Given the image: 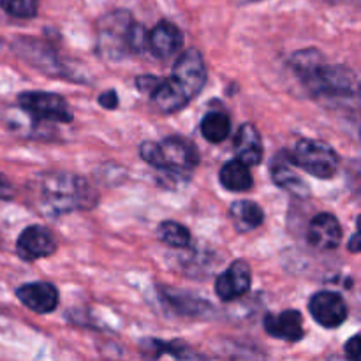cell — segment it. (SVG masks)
I'll use <instances>...</instances> for the list:
<instances>
[{
  "label": "cell",
  "instance_id": "cell-1",
  "mask_svg": "<svg viewBox=\"0 0 361 361\" xmlns=\"http://www.w3.org/2000/svg\"><path fill=\"white\" fill-rule=\"evenodd\" d=\"M32 194L35 208L46 217H60L97 204V194L83 176L63 171H49L34 180Z\"/></svg>",
  "mask_w": 361,
  "mask_h": 361
},
{
  "label": "cell",
  "instance_id": "cell-2",
  "mask_svg": "<svg viewBox=\"0 0 361 361\" xmlns=\"http://www.w3.org/2000/svg\"><path fill=\"white\" fill-rule=\"evenodd\" d=\"M289 67L307 90L317 97H349L358 90L355 71L344 66H330L319 49H300L289 59Z\"/></svg>",
  "mask_w": 361,
  "mask_h": 361
},
{
  "label": "cell",
  "instance_id": "cell-3",
  "mask_svg": "<svg viewBox=\"0 0 361 361\" xmlns=\"http://www.w3.org/2000/svg\"><path fill=\"white\" fill-rule=\"evenodd\" d=\"M140 155L157 171L159 180L168 189L187 183L200 164V154L192 141L182 136H168L162 141H143Z\"/></svg>",
  "mask_w": 361,
  "mask_h": 361
},
{
  "label": "cell",
  "instance_id": "cell-4",
  "mask_svg": "<svg viewBox=\"0 0 361 361\" xmlns=\"http://www.w3.org/2000/svg\"><path fill=\"white\" fill-rule=\"evenodd\" d=\"M133 14L129 11L116 9L104 14L97 21V44L95 51L99 56L109 62H118L127 55V32L133 23Z\"/></svg>",
  "mask_w": 361,
  "mask_h": 361
},
{
  "label": "cell",
  "instance_id": "cell-5",
  "mask_svg": "<svg viewBox=\"0 0 361 361\" xmlns=\"http://www.w3.org/2000/svg\"><path fill=\"white\" fill-rule=\"evenodd\" d=\"M291 155L298 169H303L305 173L321 180L334 178L338 171V164H341V159L334 147L324 141L310 140V137L300 140Z\"/></svg>",
  "mask_w": 361,
  "mask_h": 361
},
{
  "label": "cell",
  "instance_id": "cell-6",
  "mask_svg": "<svg viewBox=\"0 0 361 361\" xmlns=\"http://www.w3.org/2000/svg\"><path fill=\"white\" fill-rule=\"evenodd\" d=\"M18 104L39 122L71 123L74 118L69 102L55 92H21L18 95Z\"/></svg>",
  "mask_w": 361,
  "mask_h": 361
},
{
  "label": "cell",
  "instance_id": "cell-7",
  "mask_svg": "<svg viewBox=\"0 0 361 361\" xmlns=\"http://www.w3.org/2000/svg\"><path fill=\"white\" fill-rule=\"evenodd\" d=\"M14 49H16L18 56L30 63V67L39 69L41 73L48 74V76H59V78H69V69L66 63L60 60L59 53L44 41H39L34 37H18L14 41Z\"/></svg>",
  "mask_w": 361,
  "mask_h": 361
},
{
  "label": "cell",
  "instance_id": "cell-8",
  "mask_svg": "<svg viewBox=\"0 0 361 361\" xmlns=\"http://www.w3.org/2000/svg\"><path fill=\"white\" fill-rule=\"evenodd\" d=\"M171 80L176 81V85L185 92L190 101L197 97L208 80V71L203 55L197 49H187V51L180 53L175 66H173Z\"/></svg>",
  "mask_w": 361,
  "mask_h": 361
},
{
  "label": "cell",
  "instance_id": "cell-9",
  "mask_svg": "<svg viewBox=\"0 0 361 361\" xmlns=\"http://www.w3.org/2000/svg\"><path fill=\"white\" fill-rule=\"evenodd\" d=\"M56 252V238L44 226H28L16 240V254L27 263L44 259Z\"/></svg>",
  "mask_w": 361,
  "mask_h": 361
},
{
  "label": "cell",
  "instance_id": "cell-10",
  "mask_svg": "<svg viewBox=\"0 0 361 361\" xmlns=\"http://www.w3.org/2000/svg\"><path fill=\"white\" fill-rule=\"evenodd\" d=\"M309 312L317 324L334 330L344 324L348 319V305L345 300L335 291H317L309 302Z\"/></svg>",
  "mask_w": 361,
  "mask_h": 361
},
{
  "label": "cell",
  "instance_id": "cell-11",
  "mask_svg": "<svg viewBox=\"0 0 361 361\" xmlns=\"http://www.w3.org/2000/svg\"><path fill=\"white\" fill-rule=\"evenodd\" d=\"M271 180L277 187L284 189L286 192L293 194L296 197H309L310 187L305 180L300 176L298 166L293 161V155L289 150H281L274 155L270 164Z\"/></svg>",
  "mask_w": 361,
  "mask_h": 361
},
{
  "label": "cell",
  "instance_id": "cell-12",
  "mask_svg": "<svg viewBox=\"0 0 361 361\" xmlns=\"http://www.w3.org/2000/svg\"><path fill=\"white\" fill-rule=\"evenodd\" d=\"M252 286V270L250 264L243 259H236L228 267V270L222 271L215 281V295L222 302H233L250 291Z\"/></svg>",
  "mask_w": 361,
  "mask_h": 361
},
{
  "label": "cell",
  "instance_id": "cell-13",
  "mask_svg": "<svg viewBox=\"0 0 361 361\" xmlns=\"http://www.w3.org/2000/svg\"><path fill=\"white\" fill-rule=\"evenodd\" d=\"M263 328L271 338L284 342H300L305 337L303 316L300 310L288 309L279 314H267L263 319Z\"/></svg>",
  "mask_w": 361,
  "mask_h": 361
},
{
  "label": "cell",
  "instance_id": "cell-14",
  "mask_svg": "<svg viewBox=\"0 0 361 361\" xmlns=\"http://www.w3.org/2000/svg\"><path fill=\"white\" fill-rule=\"evenodd\" d=\"M16 298L35 314H51L59 305V289L49 282H28L16 289Z\"/></svg>",
  "mask_w": 361,
  "mask_h": 361
},
{
  "label": "cell",
  "instance_id": "cell-15",
  "mask_svg": "<svg viewBox=\"0 0 361 361\" xmlns=\"http://www.w3.org/2000/svg\"><path fill=\"white\" fill-rule=\"evenodd\" d=\"M307 238L319 250H334L342 242V226L334 214H317L310 221Z\"/></svg>",
  "mask_w": 361,
  "mask_h": 361
},
{
  "label": "cell",
  "instance_id": "cell-16",
  "mask_svg": "<svg viewBox=\"0 0 361 361\" xmlns=\"http://www.w3.org/2000/svg\"><path fill=\"white\" fill-rule=\"evenodd\" d=\"M183 46V34L171 21H159L148 30V51L157 59H169L176 55Z\"/></svg>",
  "mask_w": 361,
  "mask_h": 361
},
{
  "label": "cell",
  "instance_id": "cell-17",
  "mask_svg": "<svg viewBox=\"0 0 361 361\" xmlns=\"http://www.w3.org/2000/svg\"><path fill=\"white\" fill-rule=\"evenodd\" d=\"M233 148H235L236 159L249 166V168L261 164V161H263V140H261L259 130L252 123L245 122L238 127L235 134V141H233Z\"/></svg>",
  "mask_w": 361,
  "mask_h": 361
},
{
  "label": "cell",
  "instance_id": "cell-18",
  "mask_svg": "<svg viewBox=\"0 0 361 361\" xmlns=\"http://www.w3.org/2000/svg\"><path fill=\"white\" fill-rule=\"evenodd\" d=\"M159 296L168 307H171L176 314L187 317H207V314L212 312V305L200 296L190 295V293L176 291V289L161 288Z\"/></svg>",
  "mask_w": 361,
  "mask_h": 361
},
{
  "label": "cell",
  "instance_id": "cell-19",
  "mask_svg": "<svg viewBox=\"0 0 361 361\" xmlns=\"http://www.w3.org/2000/svg\"><path fill=\"white\" fill-rule=\"evenodd\" d=\"M150 99L162 113H176L180 111V109L185 108L190 102V99L187 97L185 92H183L182 88L176 85V81L171 80V78L159 81L157 88L150 94Z\"/></svg>",
  "mask_w": 361,
  "mask_h": 361
},
{
  "label": "cell",
  "instance_id": "cell-20",
  "mask_svg": "<svg viewBox=\"0 0 361 361\" xmlns=\"http://www.w3.org/2000/svg\"><path fill=\"white\" fill-rule=\"evenodd\" d=\"M219 182L229 192H247L252 189L254 180L249 166L238 159L228 161L219 171Z\"/></svg>",
  "mask_w": 361,
  "mask_h": 361
},
{
  "label": "cell",
  "instance_id": "cell-21",
  "mask_svg": "<svg viewBox=\"0 0 361 361\" xmlns=\"http://www.w3.org/2000/svg\"><path fill=\"white\" fill-rule=\"evenodd\" d=\"M233 226L238 233H249L259 228L264 221V212L256 201L240 200L229 208Z\"/></svg>",
  "mask_w": 361,
  "mask_h": 361
},
{
  "label": "cell",
  "instance_id": "cell-22",
  "mask_svg": "<svg viewBox=\"0 0 361 361\" xmlns=\"http://www.w3.org/2000/svg\"><path fill=\"white\" fill-rule=\"evenodd\" d=\"M201 134L210 143H221L231 134V120L222 111H210L203 116L200 126Z\"/></svg>",
  "mask_w": 361,
  "mask_h": 361
},
{
  "label": "cell",
  "instance_id": "cell-23",
  "mask_svg": "<svg viewBox=\"0 0 361 361\" xmlns=\"http://www.w3.org/2000/svg\"><path fill=\"white\" fill-rule=\"evenodd\" d=\"M159 240L173 249H185L190 245V231L176 221H162L157 228Z\"/></svg>",
  "mask_w": 361,
  "mask_h": 361
},
{
  "label": "cell",
  "instance_id": "cell-24",
  "mask_svg": "<svg viewBox=\"0 0 361 361\" xmlns=\"http://www.w3.org/2000/svg\"><path fill=\"white\" fill-rule=\"evenodd\" d=\"M145 348L148 351V356L152 358H161V356H173V358H197L192 351L185 348V345L178 344V342H162L157 338H147L143 342Z\"/></svg>",
  "mask_w": 361,
  "mask_h": 361
},
{
  "label": "cell",
  "instance_id": "cell-25",
  "mask_svg": "<svg viewBox=\"0 0 361 361\" xmlns=\"http://www.w3.org/2000/svg\"><path fill=\"white\" fill-rule=\"evenodd\" d=\"M0 7L4 13L18 20H32L37 16V0H0Z\"/></svg>",
  "mask_w": 361,
  "mask_h": 361
},
{
  "label": "cell",
  "instance_id": "cell-26",
  "mask_svg": "<svg viewBox=\"0 0 361 361\" xmlns=\"http://www.w3.org/2000/svg\"><path fill=\"white\" fill-rule=\"evenodd\" d=\"M127 48L130 53H143L148 49V30L137 21H133L127 32Z\"/></svg>",
  "mask_w": 361,
  "mask_h": 361
},
{
  "label": "cell",
  "instance_id": "cell-27",
  "mask_svg": "<svg viewBox=\"0 0 361 361\" xmlns=\"http://www.w3.org/2000/svg\"><path fill=\"white\" fill-rule=\"evenodd\" d=\"M159 78L154 76V74H141V76L136 78V81H134V85H136V88L140 92H143V94L150 95L152 92L157 88L159 85Z\"/></svg>",
  "mask_w": 361,
  "mask_h": 361
},
{
  "label": "cell",
  "instance_id": "cell-28",
  "mask_svg": "<svg viewBox=\"0 0 361 361\" xmlns=\"http://www.w3.org/2000/svg\"><path fill=\"white\" fill-rule=\"evenodd\" d=\"M99 104L102 106L104 109H116L120 104V99H118V94H116L115 90H106L102 92L101 95H99Z\"/></svg>",
  "mask_w": 361,
  "mask_h": 361
},
{
  "label": "cell",
  "instance_id": "cell-29",
  "mask_svg": "<svg viewBox=\"0 0 361 361\" xmlns=\"http://www.w3.org/2000/svg\"><path fill=\"white\" fill-rule=\"evenodd\" d=\"M344 351H345V356H348L349 360L356 361L360 358V335L358 334L353 335V337L345 342Z\"/></svg>",
  "mask_w": 361,
  "mask_h": 361
},
{
  "label": "cell",
  "instance_id": "cell-30",
  "mask_svg": "<svg viewBox=\"0 0 361 361\" xmlns=\"http://www.w3.org/2000/svg\"><path fill=\"white\" fill-rule=\"evenodd\" d=\"M13 197H14L13 183L7 180L6 175H2V173H0V200L9 201V200H13Z\"/></svg>",
  "mask_w": 361,
  "mask_h": 361
},
{
  "label": "cell",
  "instance_id": "cell-31",
  "mask_svg": "<svg viewBox=\"0 0 361 361\" xmlns=\"http://www.w3.org/2000/svg\"><path fill=\"white\" fill-rule=\"evenodd\" d=\"M348 249L351 250L353 254H358L360 252L361 245H360V233L358 231H355L351 235V240H349V243H348Z\"/></svg>",
  "mask_w": 361,
  "mask_h": 361
}]
</instances>
